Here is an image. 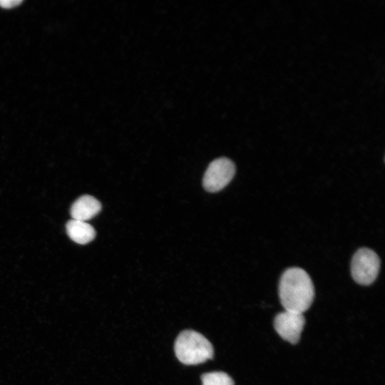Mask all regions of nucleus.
<instances>
[{
	"label": "nucleus",
	"instance_id": "1",
	"mask_svg": "<svg viewBox=\"0 0 385 385\" xmlns=\"http://www.w3.org/2000/svg\"><path fill=\"white\" fill-rule=\"evenodd\" d=\"M279 296L284 310L304 313L314 297L312 280L303 269L290 267L280 277Z\"/></svg>",
	"mask_w": 385,
	"mask_h": 385
},
{
	"label": "nucleus",
	"instance_id": "2",
	"mask_svg": "<svg viewBox=\"0 0 385 385\" xmlns=\"http://www.w3.org/2000/svg\"><path fill=\"white\" fill-rule=\"evenodd\" d=\"M174 349L178 359L186 365L203 363L213 357L211 343L202 334L191 329L183 330L177 337Z\"/></svg>",
	"mask_w": 385,
	"mask_h": 385
},
{
	"label": "nucleus",
	"instance_id": "3",
	"mask_svg": "<svg viewBox=\"0 0 385 385\" xmlns=\"http://www.w3.org/2000/svg\"><path fill=\"white\" fill-rule=\"evenodd\" d=\"M380 268V260L371 249L363 247L354 255L351 272L354 281L359 284L369 285L374 282Z\"/></svg>",
	"mask_w": 385,
	"mask_h": 385
},
{
	"label": "nucleus",
	"instance_id": "4",
	"mask_svg": "<svg viewBox=\"0 0 385 385\" xmlns=\"http://www.w3.org/2000/svg\"><path fill=\"white\" fill-rule=\"evenodd\" d=\"M235 173V165L231 160L217 158L210 163L205 173L203 187L208 192H218L231 181Z\"/></svg>",
	"mask_w": 385,
	"mask_h": 385
},
{
	"label": "nucleus",
	"instance_id": "5",
	"mask_svg": "<svg viewBox=\"0 0 385 385\" xmlns=\"http://www.w3.org/2000/svg\"><path fill=\"white\" fill-rule=\"evenodd\" d=\"M304 324L303 313L290 310L279 313L274 321L276 332L291 344H296L299 340Z\"/></svg>",
	"mask_w": 385,
	"mask_h": 385
},
{
	"label": "nucleus",
	"instance_id": "6",
	"mask_svg": "<svg viewBox=\"0 0 385 385\" xmlns=\"http://www.w3.org/2000/svg\"><path fill=\"white\" fill-rule=\"evenodd\" d=\"M101 210V204L94 197L83 195L72 205L71 215L73 220L86 222L98 215Z\"/></svg>",
	"mask_w": 385,
	"mask_h": 385
},
{
	"label": "nucleus",
	"instance_id": "7",
	"mask_svg": "<svg viewBox=\"0 0 385 385\" xmlns=\"http://www.w3.org/2000/svg\"><path fill=\"white\" fill-rule=\"evenodd\" d=\"M66 232L72 240L81 245L90 242L96 237V231L91 225L73 219L67 222Z\"/></svg>",
	"mask_w": 385,
	"mask_h": 385
},
{
	"label": "nucleus",
	"instance_id": "8",
	"mask_svg": "<svg viewBox=\"0 0 385 385\" xmlns=\"http://www.w3.org/2000/svg\"><path fill=\"white\" fill-rule=\"evenodd\" d=\"M202 385H234V381L223 371H212L201 376Z\"/></svg>",
	"mask_w": 385,
	"mask_h": 385
},
{
	"label": "nucleus",
	"instance_id": "9",
	"mask_svg": "<svg viewBox=\"0 0 385 385\" xmlns=\"http://www.w3.org/2000/svg\"><path fill=\"white\" fill-rule=\"evenodd\" d=\"M21 0H0V6L3 8H11L20 4Z\"/></svg>",
	"mask_w": 385,
	"mask_h": 385
}]
</instances>
